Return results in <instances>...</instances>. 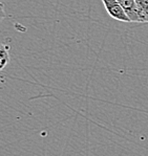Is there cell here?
<instances>
[{"mask_svg": "<svg viewBox=\"0 0 148 156\" xmlns=\"http://www.w3.org/2000/svg\"><path fill=\"white\" fill-rule=\"evenodd\" d=\"M102 2H103L106 12L111 18L121 21V22H130L127 14L125 13L118 0H102Z\"/></svg>", "mask_w": 148, "mask_h": 156, "instance_id": "cell-1", "label": "cell"}, {"mask_svg": "<svg viewBox=\"0 0 148 156\" xmlns=\"http://www.w3.org/2000/svg\"><path fill=\"white\" fill-rule=\"evenodd\" d=\"M121 6L124 9L125 13L127 14L130 22H138L141 23L140 14L138 11V6L135 3V0H118Z\"/></svg>", "mask_w": 148, "mask_h": 156, "instance_id": "cell-2", "label": "cell"}, {"mask_svg": "<svg viewBox=\"0 0 148 156\" xmlns=\"http://www.w3.org/2000/svg\"><path fill=\"white\" fill-rule=\"evenodd\" d=\"M140 14L141 23L148 22V0H135Z\"/></svg>", "mask_w": 148, "mask_h": 156, "instance_id": "cell-3", "label": "cell"}, {"mask_svg": "<svg viewBox=\"0 0 148 156\" xmlns=\"http://www.w3.org/2000/svg\"><path fill=\"white\" fill-rule=\"evenodd\" d=\"M9 47L6 46L5 44L1 45V55H0V68L3 69L6 66V64L9 62Z\"/></svg>", "mask_w": 148, "mask_h": 156, "instance_id": "cell-4", "label": "cell"}]
</instances>
